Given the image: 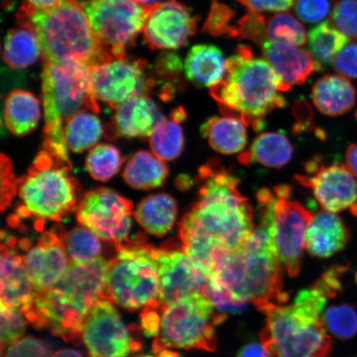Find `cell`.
<instances>
[{
  "mask_svg": "<svg viewBox=\"0 0 357 357\" xmlns=\"http://www.w3.org/2000/svg\"><path fill=\"white\" fill-rule=\"evenodd\" d=\"M91 75L97 99L114 109L132 97L146 96L155 86L146 61L127 55L92 66Z\"/></svg>",
  "mask_w": 357,
  "mask_h": 357,
  "instance_id": "4fadbf2b",
  "label": "cell"
},
{
  "mask_svg": "<svg viewBox=\"0 0 357 357\" xmlns=\"http://www.w3.org/2000/svg\"><path fill=\"white\" fill-rule=\"evenodd\" d=\"M65 0H26L31 6L38 8H49L57 6Z\"/></svg>",
  "mask_w": 357,
  "mask_h": 357,
  "instance_id": "816d5d0a",
  "label": "cell"
},
{
  "mask_svg": "<svg viewBox=\"0 0 357 357\" xmlns=\"http://www.w3.org/2000/svg\"><path fill=\"white\" fill-rule=\"evenodd\" d=\"M242 120L230 116H213L200 128L201 135L218 153L231 155L240 153L248 144V133Z\"/></svg>",
  "mask_w": 357,
  "mask_h": 357,
  "instance_id": "484cf974",
  "label": "cell"
},
{
  "mask_svg": "<svg viewBox=\"0 0 357 357\" xmlns=\"http://www.w3.org/2000/svg\"><path fill=\"white\" fill-rule=\"evenodd\" d=\"M258 226L242 248L223 256L211 275V287L235 301L252 302L259 311L289 300L274 240L275 218L259 216Z\"/></svg>",
  "mask_w": 357,
  "mask_h": 357,
  "instance_id": "7a4b0ae2",
  "label": "cell"
},
{
  "mask_svg": "<svg viewBox=\"0 0 357 357\" xmlns=\"http://www.w3.org/2000/svg\"><path fill=\"white\" fill-rule=\"evenodd\" d=\"M3 357H51V354L43 342L29 336L21 337L8 347Z\"/></svg>",
  "mask_w": 357,
  "mask_h": 357,
  "instance_id": "7bdbcfd3",
  "label": "cell"
},
{
  "mask_svg": "<svg viewBox=\"0 0 357 357\" xmlns=\"http://www.w3.org/2000/svg\"><path fill=\"white\" fill-rule=\"evenodd\" d=\"M209 92L223 115L242 120L257 132L264 128L268 114L285 105L275 70L245 45L227 59L225 78Z\"/></svg>",
  "mask_w": 357,
  "mask_h": 357,
  "instance_id": "277c9868",
  "label": "cell"
},
{
  "mask_svg": "<svg viewBox=\"0 0 357 357\" xmlns=\"http://www.w3.org/2000/svg\"><path fill=\"white\" fill-rule=\"evenodd\" d=\"M176 184L178 189L181 190H189L192 185V180L188 176L182 175L176 178Z\"/></svg>",
  "mask_w": 357,
  "mask_h": 357,
  "instance_id": "db71d44e",
  "label": "cell"
},
{
  "mask_svg": "<svg viewBox=\"0 0 357 357\" xmlns=\"http://www.w3.org/2000/svg\"><path fill=\"white\" fill-rule=\"evenodd\" d=\"M357 357V356H356Z\"/></svg>",
  "mask_w": 357,
  "mask_h": 357,
  "instance_id": "91938a15",
  "label": "cell"
},
{
  "mask_svg": "<svg viewBox=\"0 0 357 357\" xmlns=\"http://www.w3.org/2000/svg\"><path fill=\"white\" fill-rule=\"evenodd\" d=\"M29 321L17 307L1 303V351L2 355L8 347L19 340L25 333Z\"/></svg>",
  "mask_w": 357,
  "mask_h": 357,
  "instance_id": "f35d334b",
  "label": "cell"
},
{
  "mask_svg": "<svg viewBox=\"0 0 357 357\" xmlns=\"http://www.w3.org/2000/svg\"><path fill=\"white\" fill-rule=\"evenodd\" d=\"M44 141L66 146L67 120L83 109L100 113L91 66L74 61L44 62L42 73Z\"/></svg>",
  "mask_w": 357,
  "mask_h": 357,
  "instance_id": "52a82bcc",
  "label": "cell"
},
{
  "mask_svg": "<svg viewBox=\"0 0 357 357\" xmlns=\"http://www.w3.org/2000/svg\"><path fill=\"white\" fill-rule=\"evenodd\" d=\"M266 316L260 334L267 357H328L332 339L322 319L298 307L275 305L261 311Z\"/></svg>",
  "mask_w": 357,
  "mask_h": 357,
  "instance_id": "30bf717a",
  "label": "cell"
},
{
  "mask_svg": "<svg viewBox=\"0 0 357 357\" xmlns=\"http://www.w3.org/2000/svg\"><path fill=\"white\" fill-rule=\"evenodd\" d=\"M132 201L108 188L89 191L77 209L80 225L91 230L116 249L131 242Z\"/></svg>",
  "mask_w": 357,
  "mask_h": 357,
  "instance_id": "7c38bea8",
  "label": "cell"
},
{
  "mask_svg": "<svg viewBox=\"0 0 357 357\" xmlns=\"http://www.w3.org/2000/svg\"><path fill=\"white\" fill-rule=\"evenodd\" d=\"M293 153V146L284 133L264 132L254 140L248 151L239 155L238 160L245 166L258 163L267 167L280 168L289 162Z\"/></svg>",
  "mask_w": 357,
  "mask_h": 357,
  "instance_id": "f1b7e54d",
  "label": "cell"
},
{
  "mask_svg": "<svg viewBox=\"0 0 357 357\" xmlns=\"http://www.w3.org/2000/svg\"><path fill=\"white\" fill-rule=\"evenodd\" d=\"M151 245H123L109 261L102 298L130 311L142 307L160 310L158 263Z\"/></svg>",
  "mask_w": 357,
  "mask_h": 357,
  "instance_id": "9c48e42d",
  "label": "cell"
},
{
  "mask_svg": "<svg viewBox=\"0 0 357 357\" xmlns=\"http://www.w3.org/2000/svg\"><path fill=\"white\" fill-rule=\"evenodd\" d=\"M335 70L347 78H357V43L347 44L333 61Z\"/></svg>",
  "mask_w": 357,
  "mask_h": 357,
  "instance_id": "f6af8a7d",
  "label": "cell"
},
{
  "mask_svg": "<svg viewBox=\"0 0 357 357\" xmlns=\"http://www.w3.org/2000/svg\"><path fill=\"white\" fill-rule=\"evenodd\" d=\"M64 231H46L24 257L31 282L38 294L56 285L68 271L70 261L63 242Z\"/></svg>",
  "mask_w": 357,
  "mask_h": 357,
  "instance_id": "d6986e66",
  "label": "cell"
},
{
  "mask_svg": "<svg viewBox=\"0 0 357 357\" xmlns=\"http://www.w3.org/2000/svg\"><path fill=\"white\" fill-rule=\"evenodd\" d=\"M158 355L159 357H178V354H176V352H173L169 350L160 351Z\"/></svg>",
  "mask_w": 357,
  "mask_h": 357,
  "instance_id": "6f0895ef",
  "label": "cell"
},
{
  "mask_svg": "<svg viewBox=\"0 0 357 357\" xmlns=\"http://www.w3.org/2000/svg\"><path fill=\"white\" fill-rule=\"evenodd\" d=\"M348 38L331 22H323L307 34V43L319 70L333 63L335 56L346 46Z\"/></svg>",
  "mask_w": 357,
  "mask_h": 357,
  "instance_id": "d6a6232c",
  "label": "cell"
},
{
  "mask_svg": "<svg viewBox=\"0 0 357 357\" xmlns=\"http://www.w3.org/2000/svg\"><path fill=\"white\" fill-rule=\"evenodd\" d=\"M274 191L278 196L274 225L276 251L288 275L296 278L301 272L307 227L314 214L298 201L290 199L289 186H276Z\"/></svg>",
  "mask_w": 357,
  "mask_h": 357,
  "instance_id": "5bb4252c",
  "label": "cell"
},
{
  "mask_svg": "<svg viewBox=\"0 0 357 357\" xmlns=\"http://www.w3.org/2000/svg\"><path fill=\"white\" fill-rule=\"evenodd\" d=\"M235 12L225 3L213 0L203 31L213 37L235 38V24H231Z\"/></svg>",
  "mask_w": 357,
  "mask_h": 357,
  "instance_id": "ab89813d",
  "label": "cell"
},
{
  "mask_svg": "<svg viewBox=\"0 0 357 357\" xmlns=\"http://www.w3.org/2000/svg\"><path fill=\"white\" fill-rule=\"evenodd\" d=\"M71 171L70 160L42 147L26 175L17 178L19 215L60 222L77 211L82 190Z\"/></svg>",
  "mask_w": 357,
  "mask_h": 357,
  "instance_id": "8992f818",
  "label": "cell"
},
{
  "mask_svg": "<svg viewBox=\"0 0 357 357\" xmlns=\"http://www.w3.org/2000/svg\"><path fill=\"white\" fill-rule=\"evenodd\" d=\"M16 19L17 24L29 26L37 35L44 62L74 61L91 67L112 59L77 0H65L49 8L25 1Z\"/></svg>",
  "mask_w": 357,
  "mask_h": 357,
  "instance_id": "5b68a950",
  "label": "cell"
},
{
  "mask_svg": "<svg viewBox=\"0 0 357 357\" xmlns=\"http://www.w3.org/2000/svg\"><path fill=\"white\" fill-rule=\"evenodd\" d=\"M249 12H285L289 10L296 0H236Z\"/></svg>",
  "mask_w": 357,
  "mask_h": 357,
  "instance_id": "c3c4849f",
  "label": "cell"
},
{
  "mask_svg": "<svg viewBox=\"0 0 357 357\" xmlns=\"http://www.w3.org/2000/svg\"><path fill=\"white\" fill-rule=\"evenodd\" d=\"M136 2L140 3L141 6H153V4L160 2V0H135Z\"/></svg>",
  "mask_w": 357,
  "mask_h": 357,
  "instance_id": "9f6ffc18",
  "label": "cell"
},
{
  "mask_svg": "<svg viewBox=\"0 0 357 357\" xmlns=\"http://www.w3.org/2000/svg\"><path fill=\"white\" fill-rule=\"evenodd\" d=\"M198 17L178 0H166L149 8L142 37L151 50H176L197 32Z\"/></svg>",
  "mask_w": 357,
  "mask_h": 357,
  "instance_id": "e0dca14e",
  "label": "cell"
},
{
  "mask_svg": "<svg viewBox=\"0 0 357 357\" xmlns=\"http://www.w3.org/2000/svg\"><path fill=\"white\" fill-rule=\"evenodd\" d=\"M104 129L99 118L86 109L77 112L67 120L64 128L67 147L74 153H82L100 139Z\"/></svg>",
  "mask_w": 357,
  "mask_h": 357,
  "instance_id": "1f68e13d",
  "label": "cell"
},
{
  "mask_svg": "<svg viewBox=\"0 0 357 357\" xmlns=\"http://www.w3.org/2000/svg\"><path fill=\"white\" fill-rule=\"evenodd\" d=\"M41 119V104L32 93L22 89L8 93L4 100L3 120L12 133L26 135L37 128Z\"/></svg>",
  "mask_w": 357,
  "mask_h": 357,
  "instance_id": "83f0119b",
  "label": "cell"
},
{
  "mask_svg": "<svg viewBox=\"0 0 357 357\" xmlns=\"http://www.w3.org/2000/svg\"><path fill=\"white\" fill-rule=\"evenodd\" d=\"M185 118V110L183 109L182 107H178V108L172 112V119L175 120V121L181 123L182 121H184Z\"/></svg>",
  "mask_w": 357,
  "mask_h": 357,
  "instance_id": "11a10c76",
  "label": "cell"
},
{
  "mask_svg": "<svg viewBox=\"0 0 357 357\" xmlns=\"http://www.w3.org/2000/svg\"><path fill=\"white\" fill-rule=\"evenodd\" d=\"M108 269L109 261L100 257L70 264L59 282L38 294L33 310L26 316L29 323L80 344L87 316L102 298Z\"/></svg>",
  "mask_w": 357,
  "mask_h": 357,
  "instance_id": "3957f363",
  "label": "cell"
},
{
  "mask_svg": "<svg viewBox=\"0 0 357 357\" xmlns=\"http://www.w3.org/2000/svg\"><path fill=\"white\" fill-rule=\"evenodd\" d=\"M63 242L70 264L84 263L100 257V238L86 227H77L64 233Z\"/></svg>",
  "mask_w": 357,
  "mask_h": 357,
  "instance_id": "e575fe53",
  "label": "cell"
},
{
  "mask_svg": "<svg viewBox=\"0 0 357 357\" xmlns=\"http://www.w3.org/2000/svg\"><path fill=\"white\" fill-rule=\"evenodd\" d=\"M236 357H267V356L262 344L253 342L241 348Z\"/></svg>",
  "mask_w": 357,
  "mask_h": 357,
  "instance_id": "681fc988",
  "label": "cell"
},
{
  "mask_svg": "<svg viewBox=\"0 0 357 357\" xmlns=\"http://www.w3.org/2000/svg\"><path fill=\"white\" fill-rule=\"evenodd\" d=\"M321 319L328 331L342 340H347L357 334V309L354 305L342 303L329 307Z\"/></svg>",
  "mask_w": 357,
  "mask_h": 357,
  "instance_id": "74e56055",
  "label": "cell"
},
{
  "mask_svg": "<svg viewBox=\"0 0 357 357\" xmlns=\"http://www.w3.org/2000/svg\"><path fill=\"white\" fill-rule=\"evenodd\" d=\"M307 176L296 180L310 188L326 211L338 213L350 209L357 217V181L345 165L335 163L319 167L310 162L306 166Z\"/></svg>",
  "mask_w": 357,
  "mask_h": 357,
  "instance_id": "ac0fdd59",
  "label": "cell"
},
{
  "mask_svg": "<svg viewBox=\"0 0 357 357\" xmlns=\"http://www.w3.org/2000/svg\"><path fill=\"white\" fill-rule=\"evenodd\" d=\"M153 252L158 266L162 306L195 294L208 296L211 276L192 261L181 247L153 248Z\"/></svg>",
  "mask_w": 357,
  "mask_h": 357,
  "instance_id": "2e32d148",
  "label": "cell"
},
{
  "mask_svg": "<svg viewBox=\"0 0 357 357\" xmlns=\"http://www.w3.org/2000/svg\"><path fill=\"white\" fill-rule=\"evenodd\" d=\"M82 340L89 357H128L141 349L109 301L100 298L84 324Z\"/></svg>",
  "mask_w": 357,
  "mask_h": 357,
  "instance_id": "9a60e30c",
  "label": "cell"
},
{
  "mask_svg": "<svg viewBox=\"0 0 357 357\" xmlns=\"http://www.w3.org/2000/svg\"><path fill=\"white\" fill-rule=\"evenodd\" d=\"M296 15L303 22L315 24L328 17L331 10L330 0H296L294 3Z\"/></svg>",
  "mask_w": 357,
  "mask_h": 357,
  "instance_id": "ee69618b",
  "label": "cell"
},
{
  "mask_svg": "<svg viewBox=\"0 0 357 357\" xmlns=\"http://www.w3.org/2000/svg\"><path fill=\"white\" fill-rule=\"evenodd\" d=\"M2 240L1 303L17 307L26 316L33 310L38 294L26 272L24 258L17 252L16 238L2 231Z\"/></svg>",
  "mask_w": 357,
  "mask_h": 357,
  "instance_id": "ffe728a7",
  "label": "cell"
},
{
  "mask_svg": "<svg viewBox=\"0 0 357 357\" xmlns=\"http://www.w3.org/2000/svg\"><path fill=\"white\" fill-rule=\"evenodd\" d=\"M332 24L348 39H357V0H337L332 12Z\"/></svg>",
  "mask_w": 357,
  "mask_h": 357,
  "instance_id": "60d3db41",
  "label": "cell"
},
{
  "mask_svg": "<svg viewBox=\"0 0 357 357\" xmlns=\"http://www.w3.org/2000/svg\"><path fill=\"white\" fill-rule=\"evenodd\" d=\"M187 79L199 88H211L222 82L227 70V60L220 48L212 44H197L185 58Z\"/></svg>",
  "mask_w": 357,
  "mask_h": 357,
  "instance_id": "d4e9b609",
  "label": "cell"
},
{
  "mask_svg": "<svg viewBox=\"0 0 357 357\" xmlns=\"http://www.w3.org/2000/svg\"><path fill=\"white\" fill-rule=\"evenodd\" d=\"M168 174L167 165L158 156L149 151H139L128 160L123 177L134 189L151 190L162 186Z\"/></svg>",
  "mask_w": 357,
  "mask_h": 357,
  "instance_id": "f546056e",
  "label": "cell"
},
{
  "mask_svg": "<svg viewBox=\"0 0 357 357\" xmlns=\"http://www.w3.org/2000/svg\"><path fill=\"white\" fill-rule=\"evenodd\" d=\"M136 357H154V356H151V355H142V356H138Z\"/></svg>",
  "mask_w": 357,
  "mask_h": 357,
  "instance_id": "680465c9",
  "label": "cell"
},
{
  "mask_svg": "<svg viewBox=\"0 0 357 357\" xmlns=\"http://www.w3.org/2000/svg\"><path fill=\"white\" fill-rule=\"evenodd\" d=\"M166 120L158 105L146 96L131 98L120 105L107 130L108 134L134 138L147 137L155 128Z\"/></svg>",
  "mask_w": 357,
  "mask_h": 357,
  "instance_id": "7402d4cb",
  "label": "cell"
},
{
  "mask_svg": "<svg viewBox=\"0 0 357 357\" xmlns=\"http://www.w3.org/2000/svg\"><path fill=\"white\" fill-rule=\"evenodd\" d=\"M51 357H83V356L77 350L66 348V349L56 351L51 355Z\"/></svg>",
  "mask_w": 357,
  "mask_h": 357,
  "instance_id": "f5cc1de1",
  "label": "cell"
},
{
  "mask_svg": "<svg viewBox=\"0 0 357 357\" xmlns=\"http://www.w3.org/2000/svg\"><path fill=\"white\" fill-rule=\"evenodd\" d=\"M267 39L294 46H303L307 40L305 26L287 12H280L267 19Z\"/></svg>",
  "mask_w": 357,
  "mask_h": 357,
  "instance_id": "8d00e7d4",
  "label": "cell"
},
{
  "mask_svg": "<svg viewBox=\"0 0 357 357\" xmlns=\"http://www.w3.org/2000/svg\"><path fill=\"white\" fill-rule=\"evenodd\" d=\"M346 166L357 177V145L348 147L346 153Z\"/></svg>",
  "mask_w": 357,
  "mask_h": 357,
  "instance_id": "f907efd6",
  "label": "cell"
},
{
  "mask_svg": "<svg viewBox=\"0 0 357 357\" xmlns=\"http://www.w3.org/2000/svg\"><path fill=\"white\" fill-rule=\"evenodd\" d=\"M267 19L261 13L249 12L235 24V38L250 40L256 44L266 43Z\"/></svg>",
  "mask_w": 357,
  "mask_h": 357,
  "instance_id": "b9f144b4",
  "label": "cell"
},
{
  "mask_svg": "<svg viewBox=\"0 0 357 357\" xmlns=\"http://www.w3.org/2000/svg\"><path fill=\"white\" fill-rule=\"evenodd\" d=\"M350 238L342 218L324 211L315 214L307 227L306 248L312 257L328 258L344 249Z\"/></svg>",
  "mask_w": 357,
  "mask_h": 357,
  "instance_id": "603a6c76",
  "label": "cell"
},
{
  "mask_svg": "<svg viewBox=\"0 0 357 357\" xmlns=\"http://www.w3.org/2000/svg\"><path fill=\"white\" fill-rule=\"evenodd\" d=\"M1 180H2V211L10 205L17 190V178L13 172L11 160L4 154L1 155Z\"/></svg>",
  "mask_w": 357,
  "mask_h": 357,
  "instance_id": "7dc6e473",
  "label": "cell"
},
{
  "mask_svg": "<svg viewBox=\"0 0 357 357\" xmlns=\"http://www.w3.org/2000/svg\"><path fill=\"white\" fill-rule=\"evenodd\" d=\"M216 310L211 298L204 294H195L160 307L154 354L169 349L216 351L215 327L227 318L226 312Z\"/></svg>",
  "mask_w": 357,
  "mask_h": 357,
  "instance_id": "ba28073f",
  "label": "cell"
},
{
  "mask_svg": "<svg viewBox=\"0 0 357 357\" xmlns=\"http://www.w3.org/2000/svg\"><path fill=\"white\" fill-rule=\"evenodd\" d=\"M239 181L218 160L201 167L198 199L178 226L182 251L209 276L223 256L247 243L255 227Z\"/></svg>",
  "mask_w": 357,
  "mask_h": 357,
  "instance_id": "6da1fadb",
  "label": "cell"
},
{
  "mask_svg": "<svg viewBox=\"0 0 357 357\" xmlns=\"http://www.w3.org/2000/svg\"><path fill=\"white\" fill-rule=\"evenodd\" d=\"M177 203L167 194L147 196L137 205L134 217L144 230L156 236H164L172 229L177 218Z\"/></svg>",
  "mask_w": 357,
  "mask_h": 357,
  "instance_id": "4316f807",
  "label": "cell"
},
{
  "mask_svg": "<svg viewBox=\"0 0 357 357\" xmlns=\"http://www.w3.org/2000/svg\"><path fill=\"white\" fill-rule=\"evenodd\" d=\"M312 99L321 113L335 117L354 108L356 91L344 75H326L312 86Z\"/></svg>",
  "mask_w": 357,
  "mask_h": 357,
  "instance_id": "cb8c5ba5",
  "label": "cell"
},
{
  "mask_svg": "<svg viewBox=\"0 0 357 357\" xmlns=\"http://www.w3.org/2000/svg\"><path fill=\"white\" fill-rule=\"evenodd\" d=\"M124 162L117 147L111 144H99L89 151L86 158V169L96 181L106 182L119 172Z\"/></svg>",
  "mask_w": 357,
  "mask_h": 357,
  "instance_id": "d590c367",
  "label": "cell"
},
{
  "mask_svg": "<svg viewBox=\"0 0 357 357\" xmlns=\"http://www.w3.org/2000/svg\"><path fill=\"white\" fill-rule=\"evenodd\" d=\"M42 56L41 46L32 29L19 24L8 31L3 47V59L13 69H24Z\"/></svg>",
  "mask_w": 357,
  "mask_h": 357,
  "instance_id": "4dcf8cb0",
  "label": "cell"
},
{
  "mask_svg": "<svg viewBox=\"0 0 357 357\" xmlns=\"http://www.w3.org/2000/svg\"><path fill=\"white\" fill-rule=\"evenodd\" d=\"M182 70L181 58L176 53L163 52L155 61L154 71L162 79H176Z\"/></svg>",
  "mask_w": 357,
  "mask_h": 357,
  "instance_id": "bcb514c9",
  "label": "cell"
},
{
  "mask_svg": "<svg viewBox=\"0 0 357 357\" xmlns=\"http://www.w3.org/2000/svg\"><path fill=\"white\" fill-rule=\"evenodd\" d=\"M263 55L278 75L280 91L306 82L318 65L310 52L294 45L266 41L262 46Z\"/></svg>",
  "mask_w": 357,
  "mask_h": 357,
  "instance_id": "44dd1931",
  "label": "cell"
},
{
  "mask_svg": "<svg viewBox=\"0 0 357 357\" xmlns=\"http://www.w3.org/2000/svg\"><path fill=\"white\" fill-rule=\"evenodd\" d=\"M181 123L165 120L150 136V146L155 156L162 160H173L178 158L185 147V137Z\"/></svg>",
  "mask_w": 357,
  "mask_h": 357,
  "instance_id": "836d02e7",
  "label": "cell"
},
{
  "mask_svg": "<svg viewBox=\"0 0 357 357\" xmlns=\"http://www.w3.org/2000/svg\"><path fill=\"white\" fill-rule=\"evenodd\" d=\"M93 33L111 58L126 54L142 32L149 6L135 0H84L82 3Z\"/></svg>",
  "mask_w": 357,
  "mask_h": 357,
  "instance_id": "8fae6325",
  "label": "cell"
}]
</instances>
